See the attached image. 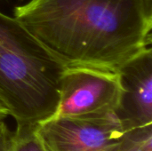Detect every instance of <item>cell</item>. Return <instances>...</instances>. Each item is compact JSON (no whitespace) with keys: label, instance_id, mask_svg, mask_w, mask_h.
Returning a JSON list of instances; mask_svg holds the SVG:
<instances>
[{"label":"cell","instance_id":"obj_1","mask_svg":"<svg viewBox=\"0 0 152 151\" xmlns=\"http://www.w3.org/2000/svg\"><path fill=\"white\" fill-rule=\"evenodd\" d=\"M13 17L66 66L118 71L151 44L152 0H30Z\"/></svg>","mask_w":152,"mask_h":151},{"label":"cell","instance_id":"obj_2","mask_svg":"<svg viewBox=\"0 0 152 151\" xmlns=\"http://www.w3.org/2000/svg\"><path fill=\"white\" fill-rule=\"evenodd\" d=\"M66 65L15 17L0 12V100L16 125L52 117Z\"/></svg>","mask_w":152,"mask_h":151},{"label":"cell","instance_id":"obj_3","mask_svg":"<svg viewBox=\"0 0 152 151\" xmlns=\"http://www.w3.org/2000/svg\"><path fill=\"white\" fill-rule=\"evenodd\" d=\"M121 96L118 73L90 66H67L53 117H91L113 114Z\"/></svg>","mask_w":152,"mask_h":151},{"label":"cell","instance_id":"obj_4","mask_svg":"<svg viewBox=\"0 0 152 151\" xmlns=\"http://www.w3.org/2000/svg\"><path fill=\"white\" fill-rule=\"evenodd\" d=\"M125 129L115 113L91 117H52L37 125L50 151H117Z\"/></svg>","mask_w":152,"mask_h":151},{"label":"cell","instance_id":"obj_5","mask_svg":"<svg viewBox=\"0 0 152 151\" xmlns=\"http://www.w3.org/2000/svg\"><path fill=\"white\" fill-rule=\"evenodd\" d=\"M121 96L115 114L125 130L152 125V50L149 47L117 71Z\"/></svg>","mask_w":152,"mask_h":151},{"label":"cell","instance_id":"obj_6","mask_svg":"<svg viewBox=\"0 0 152 151\" xmlns=\"http://www.w3.org/2000/svg\"><path fill=\"white\" fill-rule=\"evenodd\" d=\"M8 151H50L37 132V125H16Z\"/></svg>","mask_w":152,"mask_h":151},{"label":"cell","instance_id":"obj_7","mask_svg":"<svg viewBox=\"0 0 152 151\" xmlns=\"http://www.w3.org/2000/svg\"><path fill=\"white\" fill-rule=\"evenodd\" d=\"M117 151H152V125L126 130Z\"/></svg>","mask_w":152,"mask_h":151},{"label":"cell","instance_id":"obj_8","mask_svg":"<svg viewBox=\"0 0 152 151\" xmlns=\"http://www.w3.org/2000/svg\"><path fill=\"white\" fill-rule=\"evenodd\" d=\"M12 132L8 128L5 120L0 122V151H8Z\"/></svg>","mask_w":152,"mask_h":151},{"label":"cell","instance_id":"obj_9","mask_svg":"<svg viewBox=\"0 0 152 151\" xmlns=\"http://www.w3.org/2000/svg\"><path fill=\"white\" fill-rule=\"evenodd\" d=\"M0 113H6L8 115V111L7 109L5 108V106L4 105V103L2 102V101L0 100Z\"/></svg>","mask_w":152,"mask_h":151},{"label":"cell","instance_id":"obj_10","mask_svg":"<svg viewBox=\"0 0 152 151\" xmlns=\"http://www.w3.org/2000/svg\"><path fill=\"white\" fill-rule=\"evenodd\" d=\"M7 116L8 115L6 113H0V122L3 121V120H5V118H6Z\"/></svg>","mask_w":152,"mask_h":151}]
</instances>
